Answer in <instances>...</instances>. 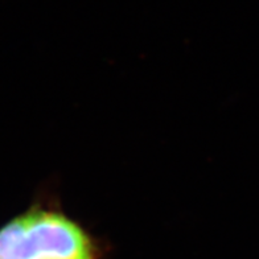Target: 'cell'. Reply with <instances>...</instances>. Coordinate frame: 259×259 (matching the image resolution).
<instances>
[{
	"label": "cell",
	"mask_w": 259,
	"mask_h": 259,
	"mask_svg": "<svg viewBox=\"0 0 259 259\" xmlns=\"http://www.w3.org/2000/svg\"><path fill=\"white\" fill-rule=\"evenodd\" d=\"M23 221V259H90L85 234L61 215L40 213Z\"/></svg>",
	"instance_id": "6da1fadb"
}]
</instances>
